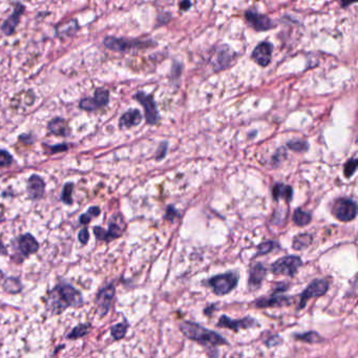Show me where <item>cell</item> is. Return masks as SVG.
Listing matches in <instances>:
<instances>
[{
	"label": "cell",
	"mask_w": 358,
	"mask_h": 358,
	"mask_svg": "<svg viewBox=\"0 0 358 358\" xmlns=\"http://www.w3.org/2000/svg\"><path fill=\"white\" fill-rule=\"evenodd\" d=\"M83 304L81 293L73 286L61 283L50 292L47 299V308L54 314L61 313L67 307H79Z\"/></svg>",
	"instance_id": "6da1fadb"
},
{
	"label": "cell",
	"mask_w": 358,
	"mask_h": 358,
	"mask_svg": "<svg viewBox=\"0 0 358 358\" xmlns=\"http://www.w3.org/2000/svg\"><path fill=\"white\" fill-rule=\"evenodd\" d=\"M180 329L187 339L199 343L205 348H208L209 350H214V348L227 344L226 340L222 335L204 328L203 326L197 323L183 322L180 325Z\"/></svg>",
	"instance_id": "7a4b0ae2"
},
{
	"label": "cell",
	"mask_w": 358,
	"mask_h": 358,
	"mask_svg": "<svg viewBox=\"0 0 358 358\" xmlns=\"http://www.w3.org/2000/svg\"><path fill=\"white\" fill-rule=\"evenodd\" d=\"M240 276L237 272H227L213 276L207 281V285L217 295H226L238 286Z\"/></svg>",
	"instance_id": "3957f363"
},
{
	"label": "cell",
	"mask_w": 358,
	"mask_h": 358,
	"mask_svg": "<svg viewBox=\"0 0 358 358\" xmlns=\"http://www.w3.org/2000/svg\"><path fill=\"white\" fill-rule=\"evenodd\" d=\"M302 265L303 262L300 257H296V255H287V257H284L274 262L271 265V271L275 274L294 276Z\"/></svg>",
	"instance_id": "277c9868"
},
{
	"label": "cell",
	"mask_w": 358,
	"mask_h": 358,
	"mask_svg": "<svg viewBox=\"0 0 358 358\" xmlns=\"http://www.w3.org/2000/svg\"><path fill=\"white\" fill-rule=\"evenodd\" d=\"M288 289V285L281 284L275 288V291L268 296V298H261L255 302V306L258 308H271V307H283L290 304V300L288 296L281 295V293L285 292Z\"/></svg>",
	"instance_id": "5b68a950"
},
{
	"label": "cell",
	"mask_w": 358,
	"mask_h": 358,
	"mask_svg": "<svg viewBox=\"0 0 358 358\" xmlns=\"http://www.w3.org/2000/svg\"><path fill=\"white\" fill-rule=\"evenodd\" d=\"M330 284L328 281L326 280H314L310 283V285L307 287L304 292L301 294V303L299 310H302L305 308L306 303L308 302L312 298H321V296L325 295L327 291L329 290Z\"/></svg>",
	"instance_id": "8992f818"
},
{
	"label": "cell",
	"mask_w": 358,
	"mask_h": 358,
	"mask_svg": "<svg viewBox=\"0 0 358 358\" xmlns=\"http://www.w3.org/2000/svg\"><path fill=\"white\" fill-rule=\"evenodd\" d=\"M332 212L337 220L350 222L356 217L357 207L356 204L349 199H340L335 202Z\"/></svg>",
	"instance_id": "52a82bcc"
},
{
	"label": "cell",
	"mask_w": 358,
	"mask_h": 358,
	"mask_svg": "<svg viewBox=\"0 0 358 358\" xmlns=\"http://www.w3.org/2000/svg\"><path fill=\"white\" fill-rule=\"evenodd\" d=\"M105 47L115 50V52H128L131 48L145 47L147 46L146 41H140V40H130L125 38H116V37H106L103 41Z\"/></svg>",
	"instance_id": "ba28073f"
},
{
	"label": "cell",
	"mask_w": 358,
	"mask_h": 358,
	"mask_svg": "<svg viewBox=\"0 0 358 358\" xmlns=\"http://www.w3.org/2000/svg\"><path fill=\"white\" fill-rule=\"evenodd\" d=\"M135 98L140 102L142 106L145 109V118L147 123L151 125L156 124L160 119V116L157 109L156 102L153 101L152 97L144 94L143 91H139V93L135 96Z\"/></svg>",
	"instance_id": "9c48e42d"
},
{
	"label": "cell",
	"mask_w": 358,
	"mask_h": 358,
	"mask_svg": "<svg viewBox=\"0 0 358 358\" xmlns=\"http://www.w3.org/2000/svg\"><path fill=\"white\" fill-rule=\"evenodd\" d=\"M255 325H257V321L253 320L252 317H245V319L242 320H231L230 317L226 315H223L218 323V327H220V328L231 329L234 332L251 328Z\"/></svg>",
	"instance_id": "30bf717a"
},
{
	"label": "cell",
	"mask_w": 358,
	"mask_h": 358,
	"mask_svg": "<svg viewBox=\"0 0 358 358\" xmlns=\"http://www.w3.org/2000/svg\"><path fill=\"white\" fill-rule=\"evenodd\" d=\"M115 287L114 285H107L106 287L102 288L97 296V307H98V312L101 316H104L107 314V312L110 309V305L112 302V299L115 296Z\"/></svg>",
	"instance_id": "8fae6325"
},
{
	"label": "cell",
	"mask_w": 358,
	"mask_h": 358,
	"mask_svg": "<svg viewBox=\"0 0 358 358\" xmlns=\"http://www.w3.org/2000/svg\"><path fill=\"white\" fill-rule=\"evenodd\" d=\"M246 19L249 24H251V26L259 30V32H262V30H268L272 28L274 25L272 20L269 17L262 15L255 11H248L246 13Z\"/></svg>",
	"instance_id": "7c38bea8"
},
{
	"label": "cell",
	"mask_w": 358,
	"mask_h": 358,
	"mask_svg": "<svg viewBox=\"0 0 358 358\" xmlns=\"http://www.w3.org/2000/svg\"><path fill=\"white\" fill-rule=\"evenodd\" d=\"M24 11H25V6L22 3H16L13 14L9 16L1 25V30L4 35L8 36L12 35L15 32L16 26L19 23L20 17L22 16Z\"/></svg>",
	"instance_id": "4fadbf2b"
},
{
	"label": "cell",
	"mask_w": 358,
	"mask_h": 358,
	"mask_svg": "<svg viewBox=\"0 0 358 358\" xmlns=\"http://www.w3.org/2000/svg\"><path fill=\"white\" fill-rule=\"evenodd\" d=\"M272 49H273V46L269 42L265 41V42L260 43L257 47L254 48L253 53H252V57H253L255 62L260 64L261 66H267L271 61Z\"/></svg>",
	"instance_id": "5bb4252c"
},
{
	"label": "cell",
	"mask_w": 358,
	"mask_h": 358,
	"mask_svg": "<svg viewBox=\"0 0 358 358\" xmlns=\"http://www.w3.org/2000/svg\"><path fill=\"white\" fill-rule=\"evenodd\" d=\"M45 184L44 181L37 175L30 176L27 180L26 190L28 193L29 199L32 200H40L44 194Z\"/></svg>",
	"instance_id": "9a60e30c"
},
{
	"label": "cell",
	"mask_w": 358,
	"mask_h": 358,
	"mask_svg": "<svg viewBox=\"0 0 358 358\" xmlns=\"http://www.w3.org/2000/svg\"><path fill=\"white\" fill-rule=\"evenodd\" d=\"M266 272H267V270H266V268L261 263H258L252 266L250 268L249 280H248L249 290L254 291L261 287L264 279L266 278Z\"/></svg>",
	"instance_id": "2e32d148"
},
{
	"label": "cell",
	"mask_w": 358,
	"mask_h": 358,
	"mask_svg": "<svg viewBox=\"0 0 358 358\" xmlns=\"http://www.w3.org/2000/svg\"><path fill=\"white\" fill-rule=\"evenodd\" d=\"M18 245L20 251H21L24 257H28L29 254L37 252L39 249L38 242L35 240L33 235L29 233L21 235V237L18 239Z\"/></svg>",
	"instance_id": "e0dca14e"
},
{
	"label": "cell",
	"mask_w": 358,
	"mask_h": 358,
	"mask_svg": "<svg viewBox=\"0 0 358 358\" xmlns=\"http://www.w3.org/2000/svg\"><path fill=\"white\" fill-rule=\"evenodd\" d=\"M48 132L53 134L55 136H61V137H68L70 135V129L68 127L67 122L62 118H54L53 120L49 121L48 126H47Z\"/></svg>",
	"instance_id": "ac0fdd59"
},
{
	"label": "cell",
	"mask_w": 358,
	"mask_h": 358,
	"mask_svg": "<svg viewBox=\"0 0 358 358\" xmlns=\"http://www.w3.org/2000/svg\"><path fill=\"white\" fill-rule=\"evenodd\" d=\"M142 115L138 109H131L121 117L119 121V126L121 128H128L131 126H136L141 123Z\"/></svg>",
	"instance_id": "d6986e66"
},
{
	"label": "cell",
	"mask_w": 358,
	"mask_h": 358,
	"mask_svg": "<svg viewBox=\"0 0 358 358\" xmlns=\"http://www.w3.org/2000/svg\"><path fill=\"white\" fill-rule=\"evenodd\" d=\"M273 193V198L275 200L279 199H284L287 202H289L292 199V188L290 186L284 185V184H276V185L273 187L272 190Z\"/></svg>",
	"instance_id": "ffe728a7"
},
{
	"label": "cell",
	"mask_w": 358,
	"mask_h": 358,
	"mask_svg": "<svg viewBox=\"0 0 358 358\" xmlns=\"http://www.w3.org/2000/svg\"><path fill=\"white\" fill-rule=\"evenodd\" d=\"M312 244V235L308 233H303L296 235L293 240V249L295 250H303L307 247H309Z\"/></svg>",
	"instance_id": "44dd1931"
},
{
	"label": "cell",
	"mask_w": 358,
	"mask_h": 358,
	"mask_svg": "<svg viewBox=\"0 0 358 358\" xmlns=\"http://www.w3.org/2000/svg\"><path fill=\"white\" fill-rule=\"evenodd\" d=\"M78 28V22L73 19L64 24H59L57 27V34L58 36H71L77 32Z\"/></svg>",
	"instance_id": "7402d4cb"
},
{
	"label": "cell",
	"mask_w": 358,
	"mask_h": 358,
	"mask_svg": "<svg viewBox=\"0 0 358 358\" xmlns=\"http://www.w3.org/2000/svg\"><path fill=\"white\" fill-rule=\"evenodd\" d=\"M123 231H124V227L121 226L119 223L117 222L109 223L108 230H105V241L108 242L121 237Z\"/></svg>",
	"instance_id": "603a6c76"
},
{
	"label": "cell",
	"mask_w": 358,
	"mask_h": 358,
	"mask_svg": "<svg viewBox=\"0 0 358 358\" xmlns=\"http://www.w3.org/2000/svg\"><path fill=\"white\" fill-rule=\"evenodd\" d=\"M2 287L9 293H18L21 291L22 286L20 281L16 278H7L3 281Z\"/></svg>",
	"instance_id": "cb8c5ba5"
},
{
	"label": "cell",
	"mask_w": 358,
	"mask_h": 358,
	"mask_svg": "<svg viewBox=\"0 0 358 358\" xmlns=\"http://www.w3.org/2000/svg\"><path fill=\"white\" fill-rule=\"evenodd\" d=\"M311 214L308 212H305L302 209H296L293 213V222L299 225V226H306L311 222Z\"/></svg>",
	"instance_id": "d4e9b609"
},
{
	"label": "cell",
	"mask_w": 358,
	"mask_h": 358,
	"mask_svg": "<svg viewBox=\"0 0 358 358\" xmlns=\"http://www.w3.org/2000/svg\"><path fill=\"white\" fill-rule=\"evenodd\" d=\"M295 339H298V340H300L302 342H305V343H309V344L321 343L323 341V339L320 336V334L314 332V331H310V332H306L304 334L295 335Z\"/></svg>",
	"instance_id": "484cf974"
},
{
	"label": "cell",
	"mask_w": 358,
	"mask_h": 358,
	"mask_svg": "<svg viewBox=\"0 0 358 358\" xmlns=\"http://www.w3.org/2000/svg\"><path fill=\"white\" fill-rule=\"evenodd\" d=\"M90 325L87 324H81L79 326H77L76 328L70 332V334L68 335L69 340H76V339H80V337L84 336L85 334H87L90 330Z\"/></svg>",
	"instance_id": "4316f807"
},
{
	"label": "cell",
	"mask_w": 358,
	"mask_h": 358,
	"mask_svg": "<svg viewBox=\"0 0 358 358\" xmlns=\"http://www.w3.org/2000/svg\"><path fill=\"white\" fill-rule=\"evenodd\" d=\"M128 328L127 324H117L115 326L111 327V335L116 341H119L121 339H123L126 334Z\"/></svg>",
	"instance_id": "83f0119b"
},
{
	"label": "cell",
	"mask_w": 358,
	"mask_h": 358,
	"mask_svg": "<svg viewBox=\"0 0 358 358\" xmlns=\"http://www.w3.org/2000/svg\"><path fill=\"white\" fill-rule=\"evenodd\" d=\"M101 210L98 206H94V207H90L86 213L82 214V216L80 217V223L83 224V225H87L90 223V221L93 220L94 218L98 217L100 214Z\"/></svg>",
	"instance_id": "f1b7e54d"
},
{
	"label": "cell",
	"mask_w": 358,
	"mask_h": 358,
	"mask_svg": "<svg viewBox=\"0 0 358 358\" xmlns=\"http://www.w3.org/2000/svg\"><path fill=\"white\" fill-rule=\"evenodd\" d=\"M96 101L98 102V104L100 107H104L108 104L109 101V94L106 89H102V88H97L95 91V97Z\"/></svg>",
	"instance_id": "f546056e"
},
{
	"label": "cell",
	"mask_w": 358,
	"mask_h": 358,
	"mask_svg": "<svg viewBox=\"0 0 358 358\" xmlns=\"http://www.w3.org/2000/svg\"><path fill=\"white\" fill-rule=\"evenodd\" d=\"M79 106L84 109V110H87V111H91V110H96L98 108H100L98 102L96 101V99L93 97H89V98H84L80 101V104Z\"/></svg>",
	"instance_id": "4dcf8cb0"
},
{
	"label": "cell",
	"mask_w": 358,
	"mask_h": 358,
	"mask_svg": "<svg viewBox=\"0 0 358 358\" xmlns=\"http://www.w3.org/2000/svg\"><path fill=\"white\" fill-rule=\"evenodd\" d=\"M73 183H66L63 187L62 194H61V200H62V202H64L65 204H69V205L73 204Z\"/></svg>",
	"instance_id": "1f68e13d"
},
{
	"label": "cell",
	"mask_w": 358,
	"mask_h": 358,
	"mask_svg": "<svg viewBox=\"0 0 358 358\" xmlns=\"http://www.w3.org/2000/svg\"><path fill=\"white\" fill-rule=\"evenodd\" d=\"M276 246H278V244L273 241L264 242L258 247V252H257V254H255V257H261V255L268 254L271 251H273Z\"/></svg>",
	"instance_id": "d6a6232c"
},
{
	"label": "cell",
	"mask_w": 358,
	"mask_h": 358,
	"mask_svg": "<svg viewBox=\"0 0 358 358\" xmlns=\"http://www.w3.org/2000/svg\"><path fill=\"white\" fill-rule=\"evenodd\" d=\"M13 157L6 150L0 149V167H7L12 164Z\"/></svg>",
	"instance_id": "836d02e7"
},
{
	"label": "cell",
	"mask_w": 358,
	"mask_h": 358,
	"mask_svg": "<svg viewBox=\"0 0 358 358\" xmlns=\"http://www.w3.org/2000/svg\"><path fill=\"white\" fill-rule=\"evenodd\" d=\"M358 162L356 159H352L345 165V175L347 178H350L353 176V173L356 171Z\"/></svg>",
	"instance_id": "e575fe53"
},
{
	"label": "cell",
	"mask_w": 358,
	"mask_h": 358,
	"mask_svg": "<svg viewBox=\"0 0 358 358\" xmlns=\"http://www.w3.org/2000/svg\"><path fill=\"white\" fill-rule=\"evenodd\" d=\"M288 146L295 151H303L308 148V145L304 142H290L288 143Z\"/></svg>",
	"instance_id": "d590c367"
},
{
	"label": "cell",
	"mask_w": 358,
	"mask_h": 358,
	"mask_svg": "<svg viewBox=\"0 0 358 358\" xmlns=\"http://www.w3.org/2000/svg\"><path fill=\"white\" fill-rule=\"evenodd\" d=\"M78 239L80 241L81 244L85 245L87 242H88V239H89V233H88V230L86 228H83L82 230H81L79 232V235H78Z\"/></svg>",
	"instance_id": "8d00e7d4"
},
{
	"label": "cell",
	"mask_w": 358,
	"mask_h": 358,
	"mask_svg": "<svg viewBox=\"0 0 358 358\" xmlns=\"http://www.w3.org/2000/svg\"><path fill=\"white\" fill-rule=\"evenodd\" d=\"M282 344V340L280 339L279 336H273L271 337L270 340L267 341V346L268 347H275V346H279Z\"/></svg>",
	"instance_id": "74e56055"
},
{
	"label": "cell",
	"mask_w": 358,
	"mask_h": 358,
	"mask_svg": "<svg viewBox=\"0 0 358 358\" xmlns=\"http://www.w3.org/2000/svg\"><path fill=\"white\" fill-rule=\"evenodd\" d=\"M67 145L63 144V145H56V146H52L49 149H50V152L52 153H55V152H60V151H65L67 150Z\"/></svg>",
	"instance_id": "f35d334b"
},
{
	"label": "cell",
	"mask_w": 358,
	"mask_h": 358,
	"mask_svg": "<svg viewBox=\"0 0 358 358\" xmlns=\"http://www.w3.org/2000/svg\"><path fill=\"white\" fill-rule=\"evenodd\" d=\"M6 253H7V252H6V248H5V246L3 245L1 239H0V254L5 255Z\"/></svg>",
	"instance_id": "ab89813d"
},
{
	"label": "cell",
	"mask_w": 358,
	"mask_h": 358,
	"mask_svg": "<svg viewBox=\"0 0 358 358\" xmlns=\"http://www.w3.org/2000/svg\"><path fill=\"white\" fill-rule=\"evenodd\" d=\"M188 6H190V2H183V3H181V8H183V9H187Z\"/></svg>",
	"instance_id": "60d3db41"
},
{
	"label": "cell",
	"mask_w": 358,
	"mask_h": 358,
	"mask_svg": "<svg viewBox=\"0 0 358 358\" xmlns=\"http://www.w3.org/2000/svg\"><path fill=\"white\" fill-rule=\"evenodd\" d=\"M4 221V218H3V214L1 213V212H0V223H1V222H3Z\"/></svg>",
	"instance_id": "b9f144b4"
}]
</instances>
